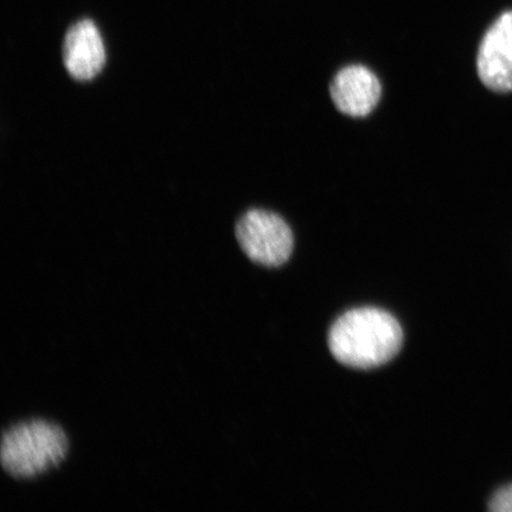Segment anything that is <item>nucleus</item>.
I'll return each mask as SVG.
<instances>
[{
	"label": "nucleus",
	"instance_id": "1",
	"mask_svg": "<svg viewBox=\"0 0 512 512\" xmlns=\"http://www.w3.org/2000/svg\"><path fill=\"white\" fill-rule=\"evenodd\" d=\"M402 342L398 320L376 307L345 312L332 325L328 338L332 356L355 369L383 366L399 354Z\"/></svg>",
	"mask_w": 512,
	"mask_h": 512
},
{
	"label": "nucleus",
	"instance_id": "2",
	"mask_svg": "<svg viewBox=\"0 0 512 512\" xmlns=\"http://www.w3.org/2000/svg\"><path fill=\"white\" fill-rule=\"evenodd\" d=\"M69 441L60 426L44 420L21 422L3 433L0 463L12 478L46 475L67 458Z\"/></svg>",
	"mask_w": 512,
	"mask_h": 512
},
{
	"label": "nucleus",
	"instance_id": "3",
	"mask_svg": "<svg viewBox=\"0 0 512 512\" xmlns=\"http://www.w3.org/2000/svg\"><path fill=\"white\" fill-rule=\"evenodd\" d=\"M235 235L248 259L261 266H283L293 253L292 230L283 217L272 211H247L236 223Z\"/></svg>",
	"mask_w": 512,
	"mask_h": 512
},
{
	"label": "nucleus",
	"instance_id": "4",
	"mask_svg": "<svg viewBox=\"0 0 512 512\" xmlns=\"http://www.w3.org/2000/svg\"><path fill=\"white\" fill-rule=\"evenodd\" d=\"M477 70L490 91L512 92V11L505 12L486 31L478 51Z\"/></svg>",
	"mask_w": 512,
	"mask_h": 512
},
{
	"label": "nucleus",
	"instance_id": "5",
	"mask_svg": "<svg viewBox=\"0 0 512 512\" xmlns=\"http://www.w3.org/2000/svg\"><path fill=\"white\" fill-rule=\"evenodd\" d=\"M330 94L339 112L363 118L379 105L382 86L369 68L354 64L339 70L331 82Z\"/></svg>",
	"mask_w": 512,
	"mask_h": 512
},
{
	"label": "nucleus",
	"instance_id": "6",
	"mask_svg": "<svg viewBox=\"0 0 512 512\" xmlns=\"http://www.w3.org/2000/svg\"><path fill=\"white\" fill-rule=\"evenodd\" d=\"M62 57L72 78L89 81L98 75L106 63V50L100 31L91 19L75 23L64 36Z\"/></svg>",
	"mask_w": 512,
	"mask_h": 512
},
{
	"label": "nucleus",
	"instance_id": "7",
	"mask_svg": "<svg viewBox=\"0 0 512 512\" xmlns=\"http://www.w3.org/2000/svg\"><path fill=\"white\" fill-rule=\"evenodd\" d=\"M490 510L495 512H512V484L499 490L490 501Z\"/></svg>",
	"mask_w": 512,
	"mask_h": 512
}]
</instances>
